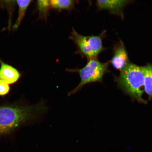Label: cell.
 Returning <instances> with one entry per match:
<instances>
[{
    "instance_id": "cell-8",
    "label": "cell",
    "mask_w": 152,
    "mask_h": 152,
    "mask_svg": "<svg viewBox=\"0 0 152 152\" xmlns=\"http://www.w3.org/2000/svg\"><path fill=\"white\" fill-rule=\"evenodd\" d=\"M77 1L73 0H52L50 1V7L55 11H71L75 8Z\"/></svg>"
},
{
    "instance_id": "cell-3",
    "label": "cell",
    "mask_w": 152,
    "mask_h": 152,
    "mask_svg": "<svg viewBox=\"0 0 152 152\" xmlns=\"http://www.w3.org/2000/svg\"><path fill=\"white\" fill-rule=\"evenodd\" d=\"M110 61L102 62L97 58L88 60L85 66L81 68L66 69V71L70 73H78L80 81L78 85L73 90L68 93V96H72L80 91L85 85L94 83L103 82L104 76L109 72L108 70Z\"/></svg>"
},
{
    "instance_id": "cell-12",
    "label": "cell",
    "mask_w": 152,
    "mask_h": 152,
    "mask_svg": "<svg viewBox=\"0 0 152 152\" xmlns=\"http://www.w3.org/2000/svg\"><path fill=\"white\" fill-rule=\"evenodd\" d=\"M10 87L7 83L0 79V96H4L9 92Z\"/></svg>"
},
{
    "instance_id": "cell-9",
    "label": "cell",
    "mask_w": 152,
    "mask_h": 152,
    "mask_svg": "<svg viewBox=\"0 0 152 152\" xmlns=\"http://www.w3.org/2000/svg\"><path fill=\"white\" fill-rule=\"evenodd\" d=\"M144 66V91L151 99L152 98V64H148Z\"/></svg>"
},
{
    "instance_id": "cell-2",
    "label": "cell",
    "mask_w": 152,
    "mask_h": 152,
    "mask_svg": "<svg viewBox=\"0 0 152 152\" xmlns=\"http://www.w3.org/2000/svg\"><path fill=\"white\" fill-rule=\"evenodd\" d=\"M144 66L130 62L121 71L118 76H115V81L125 94L140 103L147 101L142 97L144 91Z\"/></svg>"
},
{
    "instance_id": "cell-6",
    "label": "cell",
    "mask_w": 152,
    "mask_h": 152,
    "mask_svg": "<svg viewBox=\"0 0 152 152\" xmlns=\"http://www.w3.org/2000/svg\"><path fill=\"white\" fill-rule=\"evenodd\" d=\"M134 1H102L98 0L96 3L98 11L107 10L110 14L117 15L123 20L124 18L123 10L126 5Z\"/></svg>"
},
{
    "instance_id": "cell-5",
    "label": "cell",
    "mask_w": 152,
    "mask_h": 152,
    "mask_svg": "<svg viewBox=\"0 0 152 152\" xmlns=\"http://www.w3.org/2000/svg\"><path fill=\"white\" fill-rule=\"evenodd\" d=\"M110 62L113 68L120 72L130 62L128 53L122 41L120 40L114 45L113 56Z\"/></svg>"
},
{
    "instance_id": "cell-7",
    "label": "cell",
    "mask_w": 152,
    "mask_h": 152,
    "mask_svg": "<svg viewBox=\"0 0 152 152\" xmlns=\"http://www.w3.org/2000/svg\"><path fill=\"white\" fill-rule=\"evenodd\" d=\"M20 74L16 68L13 66L1 62L0 68V79L7 84H12L18 80Z\"/></svg>"
},
{
    "instance_id": "cell-11",
    "label": "cell",
    "mask_w": 152,
    "mask_h": 152,
    "mask_svg": "<svg viewBox=\"0 0 152 152\" xmlns=\"http://www.w3.org/2000/svg\"><path fill=\"white\" fill-rule=\"evenodd\" d=\"M38 9L43 18H46L48 16L49 11L51 8L50 1H38Z\"/></svg>"
},
{
    "instance_id": "cell-1",
    "label": "cell",
    "mask_w": 152,
    "mask_h": 152,
    "mask_svg": "<svg viewBox=\"0 0 152 152\" xmlns=\"http://www.w3.org/2000/svg\"><path fill=\"white\" fill-rule=\"evenodd\" d=\"M48 107L43 101L26 106H0V137L7 135L21 125L37 119Z\"/></svg>"
},
{
    "instance_id": "cell-4",
    "label": "cell",
    "mask_w": 152,
    "mask_h": 152,
    "mask_svg": "<svg viewBox=\"0 0 152 152\" xmlns=\"http://www.w3.org/2000/svg\"><path fill=\"white\" fill-rule=\"evenodd\" d=\"M106 36V30L97 35L84 36L76 31L73 28L69 37L77 48L76 54L85 57L89 60L97 58L99 55L106 50L103 41Z\"/></svg>"
},
{
    "instance_id": "cell-10",
    "label": "cell",
    "mask_w": 152,
    "mask_h": 152,
    "mask_svg": "<svg viewBox=\"0 0 152 152\" xmlns=\"http://www.w3.org/2000/svg\"><path fill=\"white\" fill-rule=\"evenodd\" d=\"M19 8L18 15L16 21L14 26V28H17L22 22L23 19L25 14L26 10L31 3V1H16Z\"/></svg>"
}]
</instances>
